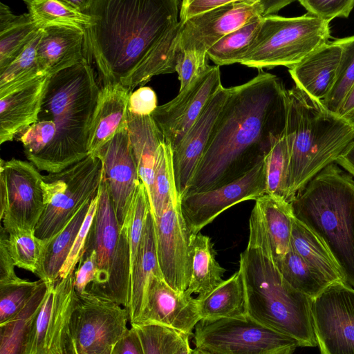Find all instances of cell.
<instances>
[{"label":"cell","instance_id":"cell-1","mask_svg":"<svg viewBox=\"0 0 354 354\" xmlns=\"http://www.w3.org/2000/svg\"><path fill=\"white\" fill-rule=\"evenodd\" d=\"M288 109V90L273 74L230 87L187 193L218 187L266 156L285 133Z\"/></svg>","mask_w":354,"mask_h":354},{"label":"cell","instance_id":"cell-2","mask_svg":"<svg viewBox=\"0 0 354 354\" xmlns=\"http://www.w3.org/2000/svg\"><path fill=\"white\" fill-rule=\"evenodd\" d=\"M178 0H93L85 29V56L104 84H121L156 41L178 21Z\"/></svg>","mask_w":354,"mask_h":354},{"label":"cell","instance_id":"cell-3","mask_svg":"<svg viewBox=\"0 0 354 354\" xmlns=\"http://www.w3.org/2000/svg\"><path fill=\"white\" fill-rule=\"evenodd\" d=\"M245 295V314L254 321L296 339L300 347L317 346L312 319L313 299L283 279L257 202L249 219L247 246L239 268Z\"/></svg>","mask_w":354,"mask_h":354},{"label":"cell","instance_id":"cell-4","mask_svg":"<svg viewBox=\"0 0 354 354\" xmlns=\"http://www.w3.org/2000/svg\"><path fill=\"white\" fill-rule=\"evenodd\" d=\"M100 90L86 58L48 77L38 120L52 121L56 134L36 166L39 171L57 173L89 155V129Z\"/></svg>","mask_w":354,"mask_h":354},{"label":"cell","instance_id":"cell-5","mask_svg":"<svg viewBox=\"0 0 354 354\" xmlns=\"http://www.w3.org/2000/svg\"><path fill=\"white\" fill-rule=\"evenodd\" d=\"M286 127L290 163L286 201L337 157L354 138V120L328 110L296 86L288 90Z\"/></svg>","mask_w":354,"mask_h":354},{"label":"cell","instance_id":"cell-6","mask_svg":"<svg viewBox=\"0 0 354 354\" xmlns=\"http://www.w3.org/2000/svg\"><path fill=\"white\" fill-rule=\"evenodd\" d=\"M297 218L325 243L354 288V179L336 163L314 177L291 202Z\"/></svg>","mask_w":354,"mask_h":354},{"label":"cell","instance_id":"cell-7","mask_svg":"<svg viewBox=\"0 0 354 354\" xmlns=\"http://www.w3.org/2000/svg\"><path fill=\"white\" fill-rule=\"evenodd\" d=\"M98 196L86 243L95 252L96 272L86 296L82 298L106 300L127 309L131 280L128 230L125 223L120 226L118 221L104 176Z\"/></svg>","mask_w":354,"mask_h":354},{"label":"cell","instance_id":"cell-8","mask_svg":"<svg viewBox=\"0 0 354 354\" xmlns=\"http://www.w3.org/2000/svg\"><path fill=\"white\" fill-rule=\"evenodd\" d=\"M330 38L329 24L308 12L294 17H263L254 43L238 64L259 70L290 68Z\"/></svg>","mask_w":354,"mask_h":354},{"label":"cell","instance_id":"cell-9","mask_svg":"<svg viewBox=\"0 0 354 354\" xmlns=\"http://www.w3.org/2000/svg\"><path fill=\"white\" fill-rule=\"evenodd\" d=\"M102 177V161L94 154L61 171L43 175L45 206L35 235L45 242L56 236L86 201L98 195Z\"/></svg>","mask_w":354,"mask_h":354},{"label":"cell","instance_id":"cell-10","mask_svg":"<svg viewBox=\"0 0 354 354\" xmlns=\"http://www.w3.org/2000/svg\"><path fill=\"white\" fill-rule=\"evenodd\" d=\"M196 348L212 354H292L299 343L254 321L243 318L201 319L195 326Z\"/></svg>","mask_w":354,"mask_h":354},{"label":"cell","instance_id":"cell-11","mask_svg":"<svg viewBox=\"0 0 354 354\" xmlns=\"http://www.w3.org/2000/svg\"><path fill=\"white\" fill-rule=\"evenodd\" d=\"M43 175L30 162L0 161V219L8 232L35 231L44 210Z\"/></svg>","mask_w":354,"mask_h":354},{"label":"cell","instance_id":"cell-12","mask_svg":"<svg viewBox=\"0 0 354 354\" xmlns=\"http://www.w3.org/2000/svg\"><path fill=\"white\" fill-rule=\"evenodd\" d=\"M127 310L114 302L77 296L68 342L75 354H102L128 333Z\"/></svg>","mask_w":354,"mask_h":354},{"label":"cell","instance_id":"cell-13","mask_svg":"<svg viewBox=\"0 0 354 354\" xmlns=\"http://www.w3.org/2000/svg\"><path fill=\"white\" fill-rule=\"evenodd\" d=\"M265 157L232 180L207 191L188 192L180 198L181 209L192 235L234 205L257 201L267 193Z\"/></svg>","mask_w":354,"mask_h":354},{"label":"cell","instance_id":"cell-14","mask_svg":"<svg viewBox=\"0 0 354 354\" xmlns=\"http://www.w3.org/2000/svg\"><path fill=\"white\" fill-rule=\"evenodd\" d=\"M311 313L319 354H354V288L331 284L313 299Z\"/></svg>","mask_w":354,"mask_h":354},{"label":"cell","instance_id":"cell-15","mask_svg":"<svg viewBox=\"0 0 354 354\" xmlns=\"http://www.w3.org/2000/svg\"><path fill=\"white\" fill-rule=\"evenodd\" d=\"M154 221L158 265L165 282L177 292L189 284L192 236L183 216L180 198L173 196L160 216Z\"/></svg>","mask_w":354,"mask_h":354},{"label":"cell","instance_id":"cell-16","mask_svg":"<svg viewBox=\"0 0 354 354\" xmlns=\"http://www.w3.org/2000/svg\"><path fill=\"white\" fill-rule=\"evenodd\" d=\"M220 66L209 69L151 115L171 148L176 147L200 116L209 100L222 86Z\"/></svg>","mask_w":354,"mask_h":354},{"label":"cell","instance_id":"cell-17","mask_svg":"<svg viewBox=\"0 0 354 354\" xmlns=\"http://www.w3.org/2000/svg\"><path fill=\"white\" fill-rule=\"evenodd\" d=\"M266 17L263 0H231L228 3L182 22V50H207L225 35L257 17Z\"/></svg>","mask_w":354,"mask_h":354},{"label":"cell","instance_id":"cell-18","mask_svg":"<svg viewBox=\"0 0 354 354\" xmlns=\"http://www.w3.org/2000/svg\"><path fill=\"white\" fill-rule=\"evenodd\" d=\"M93 154L102 161L104 178L122 226L141 183L131 149L127 122Z\"/></svg>","mask_w":354,"mask_h":354},{"label":"cell","instance_id":"cell-19","mask_svg":"<svg viewBox=\"0 0 354 354\" xmlns=\"http://www.w3.org/2000/svg\"><path fill=\"white\" fill-rule=\"evenodd\" d=\"M201 319L196 298L187 290H174L162 276H155L141 314L133 324L165 326L191 336Z\"/></svg>","mask_w":354,"mask_h":354},{"label":"cell","instance_id":"cell-20","mask_svg":"<svg viewBox=\"0 0 354 354\" xmlns=\"http://www.w3.org/2000/svg\"><path fill=\"white\" fill-rule=\"evenodd\" d=\"M230 92V87L222 86L209 100L179 144L172 149L175 183L180 198L190 186Z\"/></svg>","mask_w":354,"mask_h":354},{"label":"cell","instance_id":"cell-21","mask_svg":"<svg viewBox=\"0 0 354 354\" xmlns=\"http://www.w3.org/2000/svg\"><path fill=\"white\" fill-rule=\"evenodd\" d=\"M339 39L322 45L289 68L295 86L315 100L322 101L330 91L341 57Z\"/></svg>","mask_w":354,"mask_h":354},{"label":"cell","instance_id":"cell-22","mask_svg":"<svg viewBox=\"0 0 354 354\" xmlns=\"http://www.w3.org/2000/svg\"><path fill=\"white\" fill-rule=\"evenodd\" d=\"M85 30L68 26L42 28L37 50L38 63L47 76L70 68L85 56Z\"/></svg>","mask_w":354,"mask_h":354},{"label":"cell","instance_id":"cell-23","mask_svg":"<svg viewBox=\"0 0 354 354\" xmlns=\"http://www.w3.org/2000/svg\"><path fill=\"white\" fill-rule=\"evenodd\" d=\"M131 92L119 83L104 84L100 88L89 129V154L94 153L127 122Z\"/></svg>","mask_w":354,"mask_h":354},{"label":"cell","instance_id":"cell-24","mask_svg":"<svg viewBox=\"0 0 354 354\" xmlns=\"http://www.w3.org/2000/svg\"><path fill=\"white\" fill-rule=\"evenodd\" d=\"M48 76L0 98V144L12 141L38 120L41 99Z\"/></svg>","mask_w":354,"mask_h":354},{"label":"cell","instance_id":"cell-25","mask_svg":"<svg viewBox=\"0 0 354 354\" xmlns=\"http://www.w3.org/2000/svg\"><path fill=\"white\" fill-rule=\"evenodd\" d=\"M155 276H162V274L156 253L154 221L150 210L136 260L131 270L130 294L127 308L131 325L141 314L149 283Z\"/></svg>","mask_w":354,"mask_h":354},{"label":"cell","instance_id":"cell-26","mask_svg":"<svg viewBox=\"0 0 354 354\" xmlns=\"http://www.w3.org/2000/svg\"><path fill=\"white\" fill-rule=\"evenodd\" d=\"M127 126L132 154L149 198L158 147L165 140L151 115L138 116L128 111Z\"/></svg>","mask_w":354,"mask_h":354},{"label":"cell","instance_id":"cell-27","mask_svg":"<svg viewBox=\"0 0 354 354\" xmlns=\"http://www.w3.org/2000/svg\"><path fill=\"white\" fill-rule=\"evenodd\" d=\"M182 24L179 20L162 35L122 85L132 91L136 86L144 85L153 76L176 73L182 50L180 46Z\"/></svg>","mask_w":354,"mask_h":354},{"label":"cell","instance_id":"cell-28","mask_svg":"<svg viewBox=\"0 0 354 354\" xmlns=\"http://www.w3.org/2000/svg\"><path fill=\"white\" fill-rule=\"evenodd\" d=\"M290 245L312 269L330 284L346 283L337 263L325 243L295 216Z\"/></svg>","mask_w":354,"mask_h":354},{"label":"cell","instance_id":"cell-29","mask_svg":"<svg viewBox=\"0 0 354 354\" xmlns=\"http://www.w3.org/2000/svg\"><path fill=\"white\" fill-rule=\"evenodd\" d=\"M191 278L186 290L198 295L201 300L224 281L225 270L216 259V252L210 237L201 232L193 235Z\"/></svg>","mask_w":354,"mask_h":354},{"label":"cell","instance_id":"cell-30","mask_svg":"<svg viewBox=\"0 0 354 354\" xmlns=\"http://www.w3.org/2000/svg\"><path fill=\"white\" fill-rule=\"evenodd\" d=\"M197 302L201 319L245 317V295L241 271L238 270Z\"/></svg>","mask_w":354,"mask_h":354},{"label":"cell","instance_id":"cell-31","mask_svg":"<svg viewBox=\"0 0 354 354\" xmlns=\"http://www.w3.org/2000/svg\"><path fill=\"white\" fill-rule=\"evenodd\" d=\"M92 201H86L56 236L47 242L44 241L45 248L36 274L40 279L48 283L59 280V272L71 250Z\"/></svg>","mask_w":354,"mask_h":354},{"label":"cell","instance_id":"cell-32","mask_svg":"<svg viewBox=\"0 0 354 354\" xmlns=\"http://www.w3.org/2000/svg\"><path fill=\"white\" fill-rule=\"evenodd\" d=\"M39 30L29 13L15 15L0 2V71L22 53Z\"/></svg>","mask_w":354,"mask_h":354},{"label":"cell","instance_id":"cell-33","mask_svg":"<svg viewBox=\"0 0 354 354\" xmlns=\"http://www.w3.org/2000/svg\"><path fill=\"white\" fill-rule=\"evenodd\" d=\"M256 202L259 205L277 263L290 248L295 214L291 203L266 194Z\"/></svg>","mask_w":354,"mask_h":354},{"label":"cell","instance_id":"cell-34","mask_svg":"<svg viewBox=\"0 0 354 354\" xmlns=\"http://www.w3.org/2000/svg\"><path fill=\"white\" fill-rule=\"evenodd\" d=\"M48 283L46 281L14 317L0 324V354H22L34 322L41 309Z\"/></svg>","mask_w":354,"mask_h":354},{"label":"cell","instance_id":"cell-35","mask_svg":"<svg viewBox=\"0 0 354 354\" xmlns=\"http://www.w3.org/2000/svg\"><path fill=\"white\" fill-rule=\"evenodd\" d=\"M41 34L42 28H40L22 53L0 71V98L47 76L42 71L37 59V50Z\"/></svg>","mask_w":354,"mask_h":354},{"label":"cell","instance_id":"cell-36","mask_svg":"<svg viewBox=\"0 0 354 354\" xmlns=\"http://www.w3.org/2000/svg\"><path fill=\"white\" fill-rule=\"evenodd\" d=\"M24 2L39 28L68 26L85 30L93 23L91 15L77 11L62 0H25Z\"/></svg>","mask_w":354,"mask_h":354},{"label":"cell","instance_id":"cell-37","mask_svg":"<svg viewBox=\"0 0 354 354\" xmlns=\"http://www.w3.org/2000/svg\"><path fill=\"white\" fill-rule=\"evenodd\" d=\"M263 17H257L240 28L225 35L207 52L208 58L218 66L238 63L254 43Z\"/></svg>","mask_w":354,"mask_h":354},{"label":"cell","instance_id":"cell-38","mask_svg":"<svg viewBox=\"0 0 354 354\" xmlns=\"http://www.w3.org/2000/svg\"><path fill=\"white\" fill-rule=\"evenodd\" d=\"M176 194L178 192L175 183L172 148L165 140L158 147L152 191L149 198L153 220L160 216Z\"/></svg>","mask_w":354,"mask_h":354},{"label":"cell","instance_id":"cell-39","mask_svg":"<svg viewBox=\"0 0 354 354\" xmlns=\"http://www.w3.org/2000/svg\"><path fill=\"white\" fill-rule=\"evenodd\" d=\"M285 281L296 290L312 299L331 284L312 269L292 248L278 262Z\"/></svg>","mask_w":354,"mask_h":354},{"label":"cell","instance_id":"cell-40","mask_svg":"<svg viewBox=\"0 0 354 354\" xmlns=\"http://www.w3.org/2000/svg\"><path fill=\"white\" fill-rule=\"evenodd\" d=\"M338 39L342 53L335 82L322 101L328 110L336 113L354 84V35Z\"/></svg>","mask_w":354,"mask_h":354},{"label":"cell","instance_id":"cell-41","mask_svg":"<svg viewBox=\"0 0 354 354\" xmlns=\"http://www.w3.org/2000/svg\"><path fill=\"white\" fill-rule=\"evenodd\" d=\"M289 163V149L284 133L273 144L265 157L266 194L286 201Z\"/></svg>","mask_w":354,"mask_h":354},{"label":"cell","instance_id":"cell-42","mask_svg":"<svg viewBox=\"0 0 354 354\" xmlns=\"http://www.w3.org/2000/svg\"><path fill=\"white\" fill-rule=\"evenodd\" d=\"M8 234V247L15 266L36 274L45 242L35 235V231L17 230Z\"/></svg>","mask_w":354,"mask_h":354},{"label":"cell","instance_id":"cell-43","mask_svg":"<svg viewBox=\"0 0 354 354\" xmlns=\"http://www.w3.org/2000/svg\"><path fill=\"white\" fill-rule=\"evenodd\" d=\"M74 303L69 295L55 297L46 335V354H68L66 337Z\"/></svg>","mask_w":354,"mask_h":354},{"label":"cell","instance_id":"cell-44","mask_svg":"<svg viewBox=\"0 0 354 354\" xmlns=\"http://www.w3.org/2000/svg\"><path fill=\"white\" fill-rule=\"evenodd\" d=\"M45 281L19 277L0 282V324L10 319L28 303Z\"/></svg>","mask_w":354,"mask_h":354},{"label":"cell","instance_id":"cell-45","mask_svg":"<svg viewBox=\"0 0 354 354\" xmlns=\"http://www.w3.org/2000/svg\"><path fill=\"white\" fill-rule=\"evenodd\" d=\"M140 339L144 354H174L183 342V334L158 325H131Z\"/></svg>","mask_w":354,"mask_h":354},{"label":"cell","instance_id":"cell-46","mask_svg":"<svg viewBox=\"0 0 354 354\" xmlns=\"http://www.w3.org/2000/svg\"><path fill=\"white\" fill-rule=\"evenodd\" d=\"M150 210L148 194L145 185L141 182L124 221L129 234L131 270L136 260L147 217Z\"/></svg>","mask_w":354,"mask_h":354},{"label":"cell","instance_id":"cell-47","mask_svg":"<svg viewBox=\"0 0 354 354\" xmlns=\"http://www.w3.org/2000/svg\"><path fill=\"white\" fill-rule=\"evenodd\" d=\"M55 134V124L52 121L37 120L20 131L17 136L23 145L26 157L36 167Z\"/></svg>","mask_w":354,"mask_h":354},{"label":"cell","instance_id":"cell-48","mask_svg":"<svg viewBox=\"0 0 354 354\" xmlns=\"http://www.w3.org/2000/svg\"><path fill=\"white\" fill-rule=\"evenodd\" d=\"M55 283H48L42 306L34 322L22 354H46V340L54 302Z\"/></svg>","mask_w":354,"mask_h":354},{"label":"cell","instance_id":"cell-49","mask_svg":"<svg viewBox=\"0 0 354 354\" xmlns=\"http://www.w3.org/2000/svg\"><path fill=\"white\" fill-rule=\"evenodd\" d=\"M98 197L97 195L91 203L88 213L75 238L71 250L59 272V279H65L74 272L84 253L88 234L97 208Z\"/></svg>","mask_w":354,"mask_h":354},{"label":"cell","instance_id":"cell-50","mask_svg":"<svg viewBox=\"0 0 354 354\" xmlns=\"http://www.w3.org/2000/svg\"><path fill=\"white\" fill-rule=\"evenodd\" d=\"M208 59L207 52L196 50H181L176 66L180 81L179 91L209 69L210 66L208 65Z\"/></svg>","mask_w":354,"mask_h":354},{"label":"cell","instance_id":"cell-51","mask_svg":"<svg viewBox=\"0 0 354 354\" xmlns=\"http://www.w3.org/2000/svg\"><path fill=\"white\" fill-rule=\"evenodd\" d=\"M307 12L329 22L336 17L348 18L354 8V0H300Z\"/></svg>","mask_w":354,"mask_h":354},{"label":"cell","instance_id":"cell-52","mask_svg":"<svg viewBox=\"0 0 354 354\" xmlns=\"http://www.w3.org/2000/svg\"><path fill=\"white\" fill-rule=\"evenodd\" d=\"M157 95L149 86H141L132 91L128 100V111L135 115L149 116L158 107Z\"/></svg>","mask_w":354,"mask_h":354},{"label":"cell","instance_id":"cell-53","mask_svg":"<svg viewBox=\"0 0 354 354\" xmlns=\"http://www.w3.org/2000/svg\"><path fill=\"white\" fill-rule=\"evenodd\" d=\"M231 0H184L180 2L179 20L185 22L194 17L228 3Z\"/></svg>","mask_w":354,"mask_h":354},{"label":"cell","instance_id":"cell-54","mask_svg":"<svg viewBox=\"0 0 354 354\" xmlns=\"http://www.w3.org/2000/svg\"><path fill=\"white\" fill-rule=\"evenodd\" d=\"M8 234L1 225L0 235V282L19 277L15 273V266L8 250Z\"/></svg>","mask_w":354,"mask_h":354},{"label":"cell","instance_id":"cell-55","mask_svg":"<svg viewBox=\"0 0 354 354\" xmlns=\"http://www.w3.org/2000/svg\"><path fill=\"white\" fill-rule=\"evenodd\" d=\"M115 354H144L139 336L132 326L116 344Z\"/></svg>","mask_w":354,"mask_h":354},{"label":"cell","instance_id":"cell-56","mask_svg":"<svg viewBox=\"0 0 354 354\" xmlns=\"http://www.w3.org/2000/svg\"><path fill=\"white\" fill-rule=\"evenodd\" d=\"M335 163L354 177V138L337 157Z\"/></svg>","mask_w":354,"mask_h":354},{"label":"cell","instance_id":"cell-57","mask_svg":"<svg viewBox=\"0 0 354 354\" xmlns=\"http://www.w3.org/2000/svg\"><path fill=\"white\" fill-rule=\"evenodd\" d=\"M337 113L343 118L354 120V84L348 93Z\"/></svg>","mask_w":354,"mask_h":354},{"label":"cell","instance_id":"cell-58","mask_svg":"<svg viewBox=\"0 0 354 354\" xmlns=\"http://www.w3.org/2000/svg\"><path fill=\"white\" fill-rule=\"evenodd\" d=\"M266 8V17L275 15L283 7L291 3L292 1L287 0H263Z\"/></svg>","mask_w":354,"mask_h":354},{"label":"cell","instance_id":"cell-59","mask_svg":"<svg viewBox=\"0 0 354 354\" xmlns=\"http://www.w3.org/2000/svg\"><path fill=\"white\" fill-rule=\"evenodd\" d=\"M64 3L74 8L77 11L88 15L93 0H62Z\"/></svg>","mask_w":354,"mask_h":354},{"label":"cell","instance_id":"cell-60","mask_svg":"<svg viewBox=\"0 0 354 354\" xmlns=\"http://www.w3.org/2000/svg\"><path fill=\"white\" fill-rule=\"evenodd\" d=\"M189 336L186 335L174 354H195L194 349L189 345Z\"/></svg>","mask_w":354,"mask_h":354},{"label":"cell","instance_id":"cell-61","mask_svg":"<svg viewBox=\"0 0 354 354\" xmlns=\"http://www.w3.org/2000/svg\"><path fill=\"white\" fill-rule=\"evenodd\" d=\"M194 352H195V354H212L209 352H207V351H203L201 349H198L196 348H194Z\"/></svg>","mask_w":354,"mask_h":354},{"label":"cell","instance_id":"cell-62","mask_svg":"<svg viewBox=\"0 0 354 354\" xmlns=\"http://www.w3.org/2000/svg\"><path fill=\"white\" fill-rule=\"evenodd\" d=\"M283 354H289V353H283Z\"/></svg>","mask_w":354,"mask_h":354},{"label":"cell","instance_id":"cell-63","mask_svg":"<svg viewBox=\"0 0 354 354\" xmlns=\"http://www.w3.org/2000/svg\"><path fill=\"white\" fill-rule=\"evenodd\" d=\"M115 348H116V346H115Z\"/></svg>","mask_w":354,"mask_h":354}]
</instances>
